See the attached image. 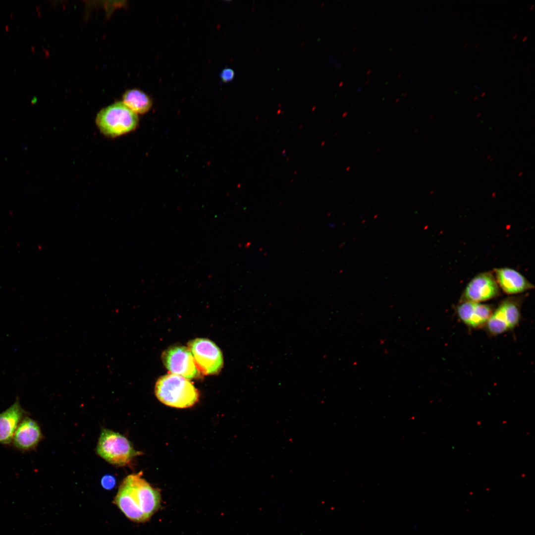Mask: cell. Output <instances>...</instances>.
<instances>
[{
  "label": "cell",
  "mask_w": 535,
  "mask_h": 535,
  "mask_svg": "<svg viewBox=\"0 0 535 535\" xmlns=\"http://www.w3.org/2000/svg\"><path fill=\"white\" fill-rule=\"evenodd\" d=\"M43 438L38 423L26 416L19 423L14 434L12 444L22 452L34 450Z\"/></svg>",
  "instance_id": "obj_9"
},
{
  "label": "cell",
  "mask_w": 535,
  "mask_h": 535,
  "mask_svg": "<svg viewBox=\"0 0 535 535\" xmlns=\"http://www.w3.org/2000/svg\"><path fill=\"white\" fill-rule=\"evenodd\" d=\"M162 358L165 367L172 374L187 379L194 378L199 375V371L188 348L171 347L163 353Z\"/></svg>",
  "instance_id": "obj_8"
},
{
  "label": "cell",
  "mask_w": 535,
  "mask_h": 535,
  "mask_svg": "<svg viewBox=\"0 0 535 535\" xmlns=\"http://www.w3.org/2000/svg\"><path fill=\"white\" fill-rule=\"evenodd\" d=\"M141 474H133L126 478L136 503L149 520L160 506V494L158 489L153 487L141 478Z\"/></svg>",
  "instance_id": "obj_6"
},
{
  "label": "cell",
  "mask_w": 535,
  "mask_h": 535,
  "mask_svg": "<svg viewBox=\"0 0 535 535\" xmlns=\"http://www.w3.org/2000/svg\"><path fill=\"white\" fill-rule=\"evenodd\" d=\"M113 503L131 521L141 523L148 520L136 503L126 478L120 484Z\"/></svg>",
  "instance_id": "obj_13"
},
{
  "label": "cell",
  "mask_w": 535,
  "mask_h": 535,
  "mask_svg": "<svg viewBox=\"0 0 535 535\" xmlns=\"http://www.w3.org/2000/svg\"><path fill=\"white\" fill-rule=\"evenodd\" d=\"M27 413L18 397L10 407L0 413V444L11 443L16 429Z\"/></svg>",
  "instance_id": "obj_12"
},
{
  "label": "cell",
  "mask_w": 535,
  "mask_h": 535,
  "mask_svg": "<svg viewBox=\"0 0 535 535\" xmlns=\"http://www.w3.org/2000/svg\"><path fill=\"white\" fill-rule=\"evenodd\" d=\"M493 311L489 305L470 301L460 302L456 308L460 320L473 328L486 325Z\"/></svg>",
  "instance_id": "obj_11"
},
{
  "label": "cell",
  "mask_w": 535,
  "mask_h": 535,
  "mask_svg": "<svg viewBox=\"0 0 535 535\" xmlns=\"http://www.w3.org/2000/svg\"><path fill=\"white\" fill-rule=\"evenodd\" d=\"M155 392L162 403L177 408L191 407L199 398L197 389L188 379L172 374L159 378L155 385Z\"/></svg>",
  "instance_id": "obj_1"
},
{
  "label": "cell",
  "mask_w": 535,
  "mask_h": 535,
  "mask_svg": "<svg viewBox=\"0 0 535 535\" xmlns=\"http://www.w3.org/2000/svg\"><path fill=\"white\" fill-rule=\"evenodd\" d=\"M96 452L108 463L119 467L130 465L136 456L142 454L125 436L106 428L101 432Z\"/></svg>",
  "instance_id": "obj_3"
},
{
  "label": "cell",
  "mask_w": 535,
  "mask_h": 535,
  "mask_svg": "<svg viewBox=\"0 0 535 535\" xmlns=\"http://www.w3.org/2000/svg\"><path fill=\"white\" fill-rule=\"evenodd\" d=\"M521 300L519 297L503 300L488 319L486 325L489 333L497 335L514 328L520 318Z\"/></svg>",
  "instance_id": "obj_5"
},
{
  "label": "cell",
  "mask_w": 535,
  "mask_h": 535,
  "mask_svg": "<svg viewBox=\"0 0 535 535\" xmlns=\"http://www.w3.org/2000/svg\"><path fill=\"white\" fill-rule=\"evenodd\" d=\"M95 122L102 134L113 138L135 130L139 119L137 114L122 102H117L100 110L97 114Z\"/></svg>",
  "instance_id": "obj_2"
},
{
  "label": "cell",
  "mask_w": 535,
  "mask_h": 535,
  "mask_svg": "<svg viewBox=\"0 0 535 535\" xmlns=\"http://www.w3.org/2000/svg\"><path fill=\"white\" fill-rule=\"evenodd\" d=\"M493 272L499 288L507 294L522 293L534 288L532 283L514 269L507 267L495 268Z\"/></svg>",
  "instance_id": "obj_10"
},
{
  "label": "cell",
  "mask_w": 535,
  "mask_h": 535,
  "mask_svg": "<svg viewBox=\"0 0 535 535\" xmlns=\"http://www.w3.org/2000/svg\"><path fill=\"white\" fill-rule=\"evenodd\" d=\"M235 73L234 70L228 67L224 68L220 73L221 80L225 83L229 82L233 80L234 78Z\"/></svg>",
  "instance_id": "obj_16"
},
{
  "label": "cell",
  "mask_w": 535,
  "mask_h": 535,
  "mask_svg": "<svg viewBox=\"0 0 535 535\" xmlns=\"http://www.w3.org/2000/svg\"><path fill=\"white\" fill-rule=\"evenodd\" d=\"M500 295V288L493 272L480 273L468 283L462 293L460 302L481 303L494 299Z\"/></svg>",
  "instance_id": "obj_7"
},
{
  "label": "cell",
  "mask_w": 535,
  "mask_h": 535,
  "mask_svg": "<svg viewBox=\"0 0 535 535\" xmlns=\"http://www.w3.org/2000/svg\"><path fill=\"white\" fill-rule=\"evenodd\" d=\"M122 103L130 110L137 114H143L150 110L152 102L149 96L137 89L126 91L122 97Z\"/></svg>",
  "instance_id": "obj_14"
},
{
  "label": "cell",
  "mask_w": 535,
  "mask_h": 535,
  "mask_svg": "<svg viewBox=\"0 0 535 535\" xmlns=\"http://www.w3.org/2000/svg\"><path fill=\"white\" fill-rule=\"evenodd\" d=\"M188 348L199 372L206 375L220 372L223 365V356L214 343L206 338H196L189 342Z\"/></svg>",
  "instance_id": "obj_4"
},
{
  "label": "cell",
  "mask_w": 535,
  "mask_h": 535,
  "mask_svg": "<svg viewBox=\"0 0 535 535\" xmlns=\"http://www.w3.org/2000/svg\"><path fill=\"white\" fill-rule=\"evenodd\" d=\"M101 483L104 488L107 490H111L115 486L116 480L113 476L106 475L102 477Z\"/></svg>",
  "instance_id": "obj_15"
}]
</instances>
